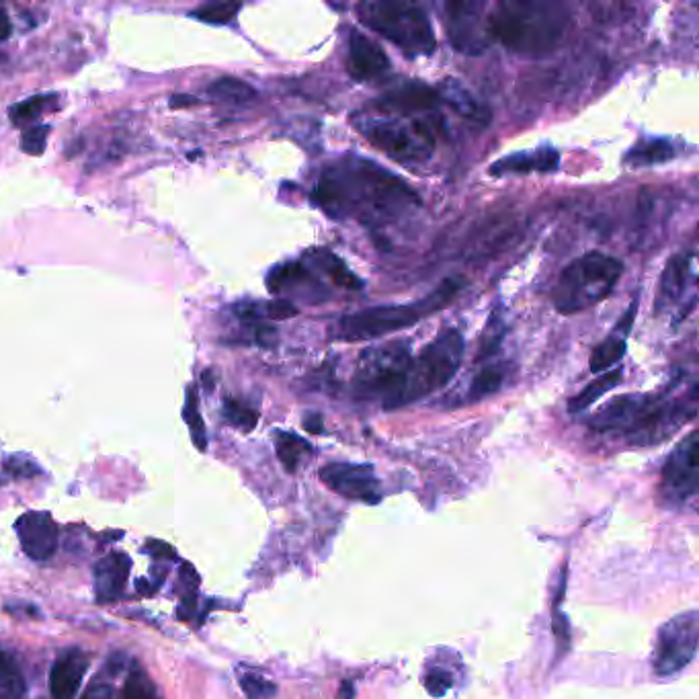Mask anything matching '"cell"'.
Returning a JSON list of instances; mask_svg holds the SVG:
<instances>
[{
    "mask_svg": "<svg viewBox=\"0 0 699 699\" xmlns=\"http://www.w3.org/2000/svg\"><path fill=\"white\" fill-rule=\"evenodd\" d=\"M148 554L154 556V558H162V560H175L177 558L173 548L167 546V544H162V542H152L148 546Z\"/></svg>",
    "mask_w": 699,
    "mask_h": 699,
    "instance_id": "b9f144b4",
    "label": "cell"
},
{
    "mask_svg": "<svg viewBox=\"0 0 699 699\" xmlns=\"http://www.w3.org/2000/svg\"><path fill=\"white\" fill-rule=\"evenodd\" d=\"M208 93H210V97H214L218 101H226V103H234V105L253 103L259 97L251 85H246L244 80H238L232 76H224V78L214 80Z\"/></svg>",
    "mask_w": 699,
    "mask_h": 699,
    "instance_id": "f546056e",
    "label": "cell"
},
{
    "mask_svg": "<svg viewBox=\"0 0 699 699\" xmlns=\"http://www.w3.org/2000/svg\"><path fill=\"white\" fill-rule=\"evenodd\" d=\"M132 560L123 552H109L95 564V595L97 601L109 603L123 595L130 581Z\"/></svg>",
    "mask_w": 699,
    "mask_h": 699,
    "instance_id": "d6986e66",
    "label": "cell"
},
{
    "mask_svg": "<svg viewBox=\"0 0 699 699\" xmlns=\"http://www.w3.org/2000/svg\"><path fill=\"white\" fill-rule=\"evenodd\" d=\"M699 462L697 433L691 431L667 458L661 480V501L667 507H681L697 495Z\"/></svg>",
    "mask_w": 699,
    "mask_h": 699,
    "instance_id": "30bf717a",
    "label": "cell"
},
{
    "mask_svg": "<svg viewBox=\"0 0 699 699\" xmlns=\"http://www.w3.org/2000/svg\"><path fill=\"white\" fill-rule=\"evenodd\" d=\"M183 419L191 431V439L199 451L208 449V433H205V425L199 413V402L195 396V390L189 386L187 396H185V406H183Z\"/></svg>",
    "mask_w": 699,
    "mask_h": 699,
    "instance_id": "1f68e13d",
    "label": "cell"
},
{
    "mask_svg": "<svg viewBox=\"0 0 699 699\" xmlns=\"http://www.w3.org/2000/svg\"><path fill=\"white\" fill-rule=\"evenodd\" d=\"M624 273V263L593 251L574 259L558 277L552 302L560 314H579L605 300Z\"/></svg>",
    "mask_w": 699,
    "mask_h": 699,
    "instance_id": "5b68a950",
    "label": "cell"
},
{
    "mask_svg": "<svg viewBox=\"0 0 699 699\" xmlns=\"http://www.w3.org/2000/svg\"><path fill=\"white\" fill-rule=\"evenodd\" d=\"M359 134L398 162H423L435 150V134L425 121L396 117H355Z\"/></svg>",
    "mask_w": 699,
    "mask_h": 699,
    "instance_id": "52a82bcc",
    "label": "cell"
},
{
    "mask_svg": "<svg viewBox=\"0 0 699 699\" xmlns=\"http://www.w3.org/2000/svg\"><path fill=\"white\" fill-rule=\"evenodd\" d=\"M568 13L562 5L507 0L486 21L490 39L521 56H546L564 37Z\"/></svg>",
    "mask_w": 699,
    "mask_h": 699,
    "instance_id": "7a4b0ae2",
    "label": "cell"
},
{
    "mask_svg": "<svg viewBox=\"0 0 699 699\" xmlns=\"http://www.w3.org/2000/svg\"><path fill=\"white\" fill-rule=\"evenodd\" d=\"M659 396L650 394H626L613 398L589 421L595 431H624L626 435L650 413Z\"/></svg>",
    "mask_w": 699,
    "mask_h": 699,
    "instance_id": "9a60e30c",
    "label": "cell"
},
{
    "mask_svg": "<svg viewBox=\"0 0 699 699\" xmlns=\"http://www.w3.org/2000/svg\"><path fill=\"white\" fill-rule=\"evenodd\" d=\"M359 19L408 56H431L437 48L433 25L419 5L369 0L357 7Z\"/></svg>",
    "mask_w": 699,
    "mask_h": 699,
    "instance_id": "8992f818",
    "label": "cell"
},
{
    "mask_svg": "<svg viewBox=\"0 0 699 699\" xmlns=\"http://www.w3.org/2000/svg\"><path fill=\"white\" fill-rule=\"evenodd\" d=\"M119 699H158L152 679L142 671H132Z\"/></svg>",
    "mask_w": 699,
    "mask_h": 699,
    "instance_id": "e575fe53",
    "label": "cell"
},
{
    "mask_svg": "<svg viewBox=\"0 0 699 699\" xmlns=\"http://www.w3.org/2000/svg\"><path fill=\"white\" fill-rule=\"evenodd\" d=\"M19 544L31 560H48L54 556L60 540V529L50 513L27 511L15 523Z\"/></svg>",
    "mask_w": 699,
    "mask_h": 699,
    "instance_id": "2e32d148",
    "label": "cell"
},
{
    "mask_svg": "<svg viewBox=\"0 0 699 699\" xmlns=\"http://www.w3.org/2000/svg\"><path fill=\"white\" fill-rule=\"evenodd\" d=\"M58 95H35L21 103H15L9 109V119L15 128H27L35 119H39L48 109L54 107Z\"/></svg>",
    "mask_w": 699,
    "mask_h": 699,
    "instance_id": "4dcf8cb0",
    "label": "cell"
},
{
    "mask_svg": "<svg viewBox=\"0 0 699 699\" xmlns=\"http://www.w3.org/2000/svg\"><path fill=\"white\" fill-rule=\"evenodd\" d=\"M699 642V615L697 611H685L669 620L656 640L652 656L654 673L659 677H671L683 671L697 652Z\"/></svg>",
    "mask_w": 699,
    "mask_h": 699,
    "instance_id": "9c48e42d",
    "label": "cell"
},
{
    "mask_svg": "<svg viewBox=\"0 0 699 699\" xmlns=\"http://www.w3.org/2000/svg\"><path fill=\"white\" fill-rule=\"evenodd\" d=\"M347 72L357 82L376 80L390 72V58L374 39H369L359 31H353L349 35Z\"/></svg>",
    "mask_w": 699,
    "mask_h": 699,
    "instance_id": "e0dca14e",
    "label": "cell"
},
{
    "mask_svg": "<svg viewBox=\"0 0 699 699\" xmlns=\"http://www.w3.org/2000/svg\"><path fill=\"white\" fill-rule=\"evenodd\" d=\"M413 361L408 345L394 341L388 345L367 347L355 367L353 394L361 400L380 398L382 404L400 388L408 365Z\"/></svg>",
    "mask_w": 699,
    "mask_h": 699,
    "instance_id": "ba28073f",
    "label": "cell"
},
{
    "mask_svg": "<svg viewBox=\"0 0 699 699\" xmlns=\"http://www.w3.org/2000/svg\"><path fill=\"white\" fill-rule=\"evenodd\" d=\"M304 427L310 431V433H322L324 427H322V417L320 415H308L304 419Z\"/></svg>",
    "mask_w": 699,
    "mask_h": 699,
    "instance_id": "7bdbcfd3",
    "label": "cell"
},
{
    "mask_svg": "<svg viewBox=\"0 0 699 699\" xmlns=\"http://www.w3.org/2000/svg\"><path fill=\"white\" fill-rule=\"evenodd\" d=\"M275 449H277V458L283 464V468L287 472H296L300 468V464L312 456V445L302 439L296 433H277L275 435Z\"/></svg>",
    "mask_w": 699,
    "mask_h": 699,
    "instance_id": "484cf974",
    "label": "cell"
},
{
    "mask_svg": "<svg viewBox=\"0 0 699 699\" xmlns=\"http://www.w3.org/2000/svg\"><path fill=\"white\" fill-rule=\"evenodd\" d=\"M312 255L328 281H333L337 287H341V290H349V292L361 290L363 281L339 257H335L328 251H314Z\"/></svg>",
    "mask_w": 699,
    "mask_h": 699,
    "instance_id": "4316f807",
    "label": "cell"
},
{
    "mask_svg": "<svg viewBox=\"0 0 699 699\" xmlns=\"http://www.w3.org/2000/svg\"><path fill=\"white\" fill-rule=\"evenodd\" d=\"M296 314H298V308L290 300H283V298H277L263 306V316L271 320H287V318H294Z\"/></svg>",
    "mask_w": 699,
    "mask_h": 699,
    "instance_id": "f35d334b",
    "label": "cell"
},
{
    "mask_svg": "<svg viewBox=\"0 0 699 699\" xmlns=\"http://www.w3.org/2000/svg\"><path fill=\"white\" fill-rule=\"evenodd\" d=\"M320 480L345 499L361 501L367 505H378L382 501L380 480L376 478L374 468L367 464H326L320 470Z\"/></svg>",
    "mask_w": 699,
    "mask_h": 699,
    "instance_id": "7c38bea8",
    "label": "cell"
},
{
    "mask_svg": "<svg viewBox=\"0 0 699 699\" xmlns=\"http://www.w3.org/2000/svg\"><path fill=\"white\" fill-rule=\"evenodd\" d=\"M451 685H454V677H451L447 671H443L441 667H435L425 675V687L435 697L445 695L451 689Z\"/></svg>",
    "mask_w": 699,
    "mask_h": 699,
    "instance_id": "74e56055",
    "label": "cell"
},
{
    "mask_svg": "<svg viewBox=\"0 0 699 699\" xmlns=\"http://www.w3.org/2000/svg\"><path fill=\"white\" fill-rule=\"evenodd\" d=\"M622 376H624V372L620 367L611 369V372H607V374H599V378H595L585 390H581L568 402V413H572V415L583 413V410H587L591 404H595L603 394L611 392L615 386L622 384Z\"/></svg>",
    "mask_w": 699,
    "mask_h": 699,
    "instance_id": "d4e9b609",
    "label": "cell"
},
{
    "mask_svg": "<svg viewBox=\"0 0 699 699\" xmlns=\"http://www.w3.org/2000/svg\"><path fill=\"white\" fill-rule=\"evenodd\" d=\"M25 677L13 659V654L0 648V699H25Z\"/></svg>",
    "mask_w": 699,
    "mask_h": 699,
    "instance_id": "83f0119b",
    "label": "cell"
},
{
    "mask_svg": "<svg viewBox=\"0 0 699 699\" xmlns=\"http://www.w3.org/2000/svg\"><path fill=\"white\" fill-rule=\"evenodd\" d=\"M447 35L451 46L460 54L478 56L488 44L490 35L486 27V19L482 17V3H447Z\"/></svg>",
    "mask_w": 699,
    "mask_h": 699,
    "instance_id": "4fadbf2b",
    "label": "cell"
},
{
    "mask_svg": "<svg viewBox=\"0 0 699 699\" xmlns=\"http://www.w3.org/2000/svg\"><path fill=\"white\" fill-rule=\"evenodd\" d=\"M50 126H31L21 136V150L29 156H41L46 152Z\"/></svg>",
    "mask_w": 699,
    "mask_h": 699,
    "instance_id": "8d00e7d4",
    "label": "cell"
},
{
    "mask_svg": "<svg viewBox=\"0 0 699 699\" xmlns=\"http://www.w3.org/2000/svg\"><path fill=\"white\" fill-rule=\"evenodd\" d=\"M441 105L439 89L425 85L419 80L404 82V85L390 89L374 101V109L384 117H415L425 111H433Z\"/></svg>",
    "mask_w": 699,
    "mask_h": 699,
    "instance_id": "5bb4252c",
    "label": "cell"
},
{
    "mask_svg": "<svg viewBox=\"0 0 699 699\" xmlns=\"http://www.w3.org/2000/svg\"><path fill=\"white\" fill-rule=\"evenodd\" d=\"M87 669L89 659L80 650H70L62 654L50 671L52 699H76Z\"/></svg>",
    "mask_w": 699,
    "mask_h": 699,
    "instance_id": "44dd1931",
    "label": "cell"
},
{
    "mask_svg": "<svg viewBox=\"0 0 699 699\" xmlns=\"http://www.w3.org/2000/svg\"><path fill=\"white\" fill-rule=\"evenodd\" d=\"M0 484H3V482H0Z\"/></svg>",
    "mask_w": 699,
    "mask_h": 699,
    "instance_id": "bcb514c9",
    "label": "cell"
},
{
    "mask_svg": "<svg viewBox=\"0 0 699 699\" xmlns=\"http://www.w3.org/2000/svg\"><path fill=\"white\" fill-rule=\"evenodd\" d=\"M5 470H7L9 474L17 476V478H31V476H35V474L39 472L37 464H33L31 460L19 458V456L7 460V462H5Z\"/></svg>",
    "mask_w": 699,
    "mask_h": 699,
    "instance_id": "ab89813d",
    "label": "cell"
},
{
    "mask_svg": "<svg viewBox=\"0 0 699 699\" xmlns=\"http://www.w3.org/2000/svg\"><path fill=\"white\" fill-rule=\"evenodd\" d=\"M13 33V25L5 13H0V41H7Z\"/></svg>",
    "mask_w": 699,
    "mask_h": 699,
    "instance_id": "ee69618b",
    "label": "cell"
},
{
    "mask_svg": "<svg viewBox=\"0 0 699 699\" xmlns=\"http://www.w3.org/2000/svg\"><path fill=\"white\" fill-rule=\"evenodd\" d=\"M322 275H324V271L320 269L316 259L310 261V263L290 261V263L277 265L269 273L267 287H269L271 294L298 296V298H304L310 304H318V302H322L328 296V290H326Z\"/></svg>",
    "mask_w": 699,
    "mask_h": 699,
    "instance_id": "8fae6325",
    "label": "cell"
},
{
    "mask_svg": "<svg viewBox=\"0 0 699 699\" xmlns=\"http://www.w3.org/2000/svg\"><path fill=\"white\" fill-rule=\"evenodd\" d=\"M466 285H468V279L464 275H454V277L443 279L439 287H435L431 294H427L417 302L376 306L355 314H347L337 322L335 337L343 343H363V341L382 339L408 326H415L427 316L447 308L466 290Z\"/></svg>",
    "mask_w": 699,
    "mask_h": 699,
    "instance_id": "3957f363",
    "label": "cell"
},
{
    "mask_svg": "<svg viewBox=\"0 0 699 699\" xmlns=\"http://www.w3.org/2000/svg\"><path fill=\"white\" fill-rule=\"evenodd\" d=\"M191 103H195V99L193 97H189V95H175L173 99H171V107H187V105H191Z\"/></svg>",
    "mask_w": 699,
    "mask_h": 699,
    "instance_id": "f6af8a7d",
    "label": "cell"
},
{
    "mask_svg": "<svg viewBox=\"0 0 699 699\" xmlns=\"http://www.w3.org/2000/svg\"><path fill=\"white\" fill-rule=\"evenodd\" d=\"M560 154L552 146H542L527 152H515L505 158H499L490 167L492 177H507V175H531V173H554L558 171Z\"/></svg>",
    "mask_w": 699,
    "mask_h": 699,
    "instance_id": "ac0fdd59",
    "label": "cell"
},
{
    "mask_svg": "<svg viewBox=\"0 0 699 699\" xmlns=\"http://www.w3.org/2000/svg\"><path fill=\"white\" fill-rule=\"evenodd\" d=\"M689 279H693V273H691V259L687 255H677L673 257L663 275H661V285H659V300H656V306L663 308V306H671V304H677L685 290H687V283Z\"/></svg>",
    "mask_w": 699,
    "mask_h": 699,
    "instance_id": "603a6c76",
    "label": "cell"
},
{
    "mask_svg": "<svg viewBox=\"0 0 699 699\" xmlns=\"http://www.w3.org/2000/svg\"><path fill=\"white\" fill-rule=\"evenodd\" d=\"M466 343L456 328H447L435 337L417 359L410 361L400 388L382 404L386 410H396L413 404L454 380L462 365Z\"/></svg>",
    "mask_w": 699,
    "mask_h": 699,
    "instance_id": "277c9868",
    "label": "cell"
},
{
    "mask_svg": "<svg viewBox=\"0 0 699 699\" xmlns=\"http://www.w3.org/2000/svg\"><path fill=\"white\" fill-rule=\"evenodd\" d=\"M82 699H119L117 691L113 689V685L105 683V681H95L89 685V689L85 691V697Z\"/></svg>",
    "mask_w": 699,
    "mask_h": 699,
    "instance_id": "60d3db41",
    "label": "cell"
},
{
    "mask_svg": "<svg viewBox=\"0 0 699 699\" xmlns=\"http://www.w3.org/2000/svg\"><path fill=\"white\" fill-rule=\"evenodd\" d=\"M677 156L675 146L665 138H648L638 142L626 154V164L630 167H656V164H667Z\"/></svg>",
    "mask_w": 699,
    "mask_h": 699,
    "instance_id": "cb8c5ba5",
    "label": "cell"
},
{
    "mask_svg": "<svg viewBox=\"0 0 699 699\" xmlns=\"http://www.w3.org/2000/svg\"><path fill=\"white\" fill-rule=\"evenodd\" d=\"M222 413H224V417H226V421H228L230 425H234L236 429H240V431H244V433L253 431V429L257 427V423H259V413H257V410L251 408V406L242 404L240 400H234V398H226V400H224V410H222Z\"/></svg>",
    "mask_w": 699,
    "mask_h": 699,
    "instance_id": "d6a6232c",
    "label": "cell"
},
{
    "mask_svg": "<svg viewBox=\"0 0 699 699\" xmlns=\"http://www.w3.org/2000/svg\"><path fill=\"white\" fill-rule=\"evenodd\" d=\"M240 687L249 699H271L277 691L275 683L253 671H244L240 675Z\"/></svg>",
    "mask_w": 699,
    "mask_h": 699,
    "instance_id": "d590c367",
    "label": "cell"
},
{
    "mask_svg": "<svg viewBox=\"0 0 699 699\" xmlns=\"http://www.w3.org/2000/svg\"><path fill=\"white\" fill-rule=\"evenodd\" d=\"M441 103H447L460 117L470 119L476 126H488L490 109L482 105L468 89H464L458 80H445L439 87Z\"/></svg>",
    "mask_w": 699,
    "mask_h": 699,
    "instance_id": "7402d4cb",
    "label": "cell"
},
{
    "mask_svg": "<svg viewBox=\"0 0 699 699\" xmlns=\"http://www.w3.org/2000/svg\"><path fill=\"white\" fill-rule=\"evenodd\" d=\"M312 201L328 218H355L365 226L392 224L421 208L413 187L361 156L331 164L314 185Z\"/></svg>",
    "mask_w": 699,
    "mask_h": 699,
    "instance_id": "6da1fadb",
    "label": "cell"
},
{
    "mask_svg": "<svg viewBox=\"0 0 699 699\" xmlns=\"http://www.w3.org/2000/svg\"><path fill=\"white\" fill-rule=\"evenodd\" d=\"M636 310H638V302H632L630 308L626 310V314L622 316V320L615 324L613 333L595 347V351L591 353V372L593 374H603L607 372L609 367H613L618 361L624 359L626 355V343H628V335L634 326V318H636Z\"/></svg>",
    "mask_w": 699,
    "mask_h": 699,
    "instance_id": "ffe728a7",
    "label": "cell"
},
{
    "mask_svg": "<svg viewBox=\"0 0 699 699\" xmlns=\"http://www.w3.org/2000/svg\"><path fill=\"white\" fill-rule=\"evenodd\" d=\"M507 380V369L503 365H486L474 376L472 384L466 390L464 402H478L490 394L501 390Z\"/></svg>",
    "mask_w": 699,
    "mask_h": 699,
    "instance_id": "f1b7e54d",
    "label": "cell"
},
{
    "mask_svg": "<svg viewBox=\"0 0 699 699\" xmlns=\"http://www.w3.org/2000/svg\"><path fill=\"white\" fill-rule=\"evenodd\" d=\"M242 9V5L238 3H216V5H205L199 7L191 13L193 19L210 23V25H226L230 21H234V17L238 15V11Z\"/></svg>",
    "mask_w": 699,
    "mask_h": 699,
    "instance_id": "836d02e7",
    "label": "cell"
}]
</instances>
